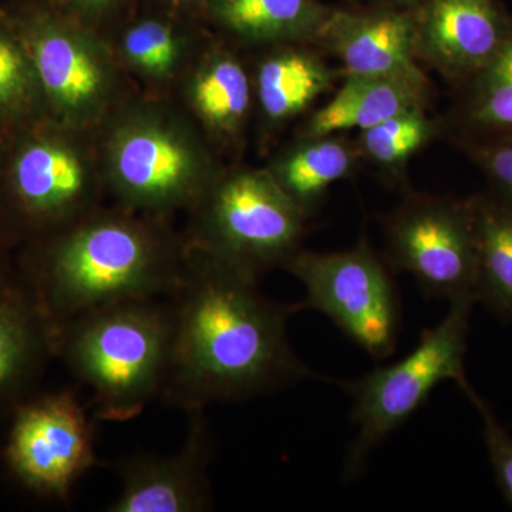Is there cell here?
Masks as SVG:
<instances>
[{
    "label": "cell",
    "mask_w": 512,
    "mask_h": 512,
    "mask_svg": "<svg viewBox=\"0 0 512 512\" xmlns=\"http://www.w3.org/2000/svg\"><path fill=\"white\" fill-rule=\"evenodd\" d=\"M109 174L124 205L156 215L197 204L214 185L197 143L157 117H140L117 131Z\"/></svg>",
    "instance_id": "obj_8"
},
{
    "label": "cell",
    "mask_w": 512,
    "mask_h": 512,
    "mask_svg": "<svg viewBox=\"0 0 512 512\" xmlns=\"http://www.w3.org/2000/svg\"><path fill=\"white\" fill-rule=\"evenodd\" d=\"M333 72L311 53L288 50L259 67L256 87L262 110L272 121L291 119L328 92Z\"/></svg>",
    "instance_id": "obj_19"
},
{
    "label": "cell",
    "mask_w": 512,
    "mask_h": 512,
    "mask_svg": "<svg viewBox=\"0 0 512 512\" xmlns=\"http://www.w3.org/2000/svg\"><path fill=\"white\" fill-rule=\"evenodd\" d=\"M476 295L450 299V311L436 328L424 332L419 345L396 365L376 369L350 384L357 437L348 457V473L362 467L372 448L426 402L437 384L451 380L468 394L464 357Z\"/></svg>",
    "instance_id": "obj_6"
},
{
    "label": "cell",
    "mask_w": 512,
    "mask_h": 512,
    "mask_svg": "<svg viewBox=\"0 0 512 512\" xmlns=\"http://www.w3.org/2000/svg\"><path fill=\"white\" fill-rule=\"evenodd\" d=\"M433 133L434 124L417 107L362 131L360 146L373 163L397 168L430 141Z\"/></svg>",
    "instance_id": "obj_24"
},
{
    "label": "cell",
    "mask_w": 512,
    "mask_h": 512,
    "mask_svg": "<svg viewBox=\"0 0 512 512\" xmlns=\"http://www.w3.org/2000/svg\"><path fill=\"white\" fill-rule=\"evenodd\" d=\"M426 84L424 77L348 76L336 96L313 114L306 136L365 131L396 114L417 109L426 97Z\"/></svg>",
    "instance_id": "obj_16"
},
{
    "label": "cell",
    "mask_w": 512,
    "mask_h": 512,
    "mask_svg": "<svg viewBox=\"0 0 512 512\" xmlns=\"http://www.w3.org/2000/svg\"><path fill=\"white\" fill-rule=\"evenodd\" d=\"M123 47L136 69L154 77L173 72L180 55L174 33L157 20H146L128 30Z\"/></svg>",
    "instance_id": "obj_25"
},
{
    "label": "cell",
    "mask_w": 512,
    "mask_h": 512,
    "mask_svg": "<svg viewBox=\"0 0 512 512\" xmlns=\"http://www.w3.org/2000/svg\"><path fill=\"white\" fill-rule=\"evenodd\" d=\"M173 333L168 299H131L57 326L55 356L92 389L97 419L128 421L163 393Z\"/></svg>",
    "instance_id": "obj_3"
},
{
    "label": "cell",
    "mask_w": 512,
    "mask_h": 512,
    "mask_svg": "<svg viewBox=\"0 0 512 512\" xmlns=\"http://www.w3.org/2000/svg\"><path fill=\"white\" fill-rule=\"evenodd\" d=\"M392 2H397V3H412V2H417V0H392Z\"/></svg>",
    "instance_id": "obj_31"
},
{
    "label": "cell",
    "mask_w": 512,
    "mask_h": 512,
    "mask_svg": "<svg viewBox=\"0 0 512 512\" xmlns=\"http://www.w3.org/2000/svg\"><path fill=\"white\" fill-rule=\"evenodd\" d=\"M198 208L188 249L210 256L248 278L282 266L296 254L305 211L269 171H241L214 184Z\"/></svg>",
    "instance_id": "obj_4"
},
{
    "label": "cell",
    "mask_w": 512,
    "mask_h": 512,
    "mask_svg": "<svg viewBox=\"0 0 512 512\" xmlns=\"http://www.w3.org/2000/svg\"><path fill=\"white\" fill-rule=\"evenodd\" d=\"M9 136L0 133V173H2L3 163H5L6 151H8Z\"/></svg>",
    "instance_id": "obj_30"
},
{
    "label": "cell",
    "mask_w": 512,
    "mask_h": 512,
    "mask_svg": "<svg viewBox=\"0 0 512 512\" xmlns=\"http://www.w3.org/2000/svg\"><path fill=\"white\" fill-rule=\"evenodd\" d=\"M355 167L352 148L333 136L308 137L269 173L308 215L330 185L348 177Z\"/></svg>",
    "instance_id": "obj_20"
},
{
    "label": "cell",
    "mask_w": 512,
    "mask_h": 512,
    "mask_svg": "<svg viewBox=\"0 0 512 512\" xmlns=\"http://www.w3.org/2000/svg\"><path fill=\"white\" fill-rule=\"evenodd\" d=\"M45 119L42 93L25 43L12 25L0 22V133Z\"/></svg>",
    "instance_id": "obj_21"
},
{
    "label": "cell",
    "mask_w": 512,
    "mask_h": 512,
    "mask_svg": "<svg viewBox=\"0 0 512 512\" xmlns=\"http://www.w3.org/2000/svg\"><path fill=\"white\" fill-rule=\"evenodd\" d=\"M512 30L497 0H430L417 19V53L453 79H473Z\"/></svg>",
    "instance_id": "obj_13"
},
{
    "label": "cell",
    "mask_w": 512,
    "mask_h": 512,
    "mask_svg": "<svg viewBox=\"0 0 512 512\" xmlns=\"http://www.w3.org/2000/svg\"><path fill=\"white\" fill-rule=\"evenodd\" d=\"M214 18L251 42L319 37L330 13L315 0H210Z\"/></svg>",
    "instance_id": "obj_17"
},
{
    "label": "cell",
    "mask_w": 512,
    "mask_h": 512,
    "mask_svg": "<svg viewBox=\"0 0 512 512\" xmlns=\"http://www.w3.org/2000/svg\"><path fill=\"white\" fill-rule=\"evenodd\" d=\"M12 26L35 67L47 120L74 124L100 110L109 94L110 70L89 40L42 12Z\"/></svg>",
    "instance_id": "obj_11"
},
{
    "label": "cell",
    "mask_w": 512,
    "mask_h": 512,
    "mask_svg": "<svg viewBox=\"0 0 512 512\" xmlns=\"http://www.w3.org/2000/svg\"><path fill=\"white\" fill-rule=\"evenodd\" d=\"M471 402L476 404L484 421V441L488 457L494 468L498 485L504 497L512 505V437L498 423L494 414L488 409L487 403L476 392L470 394Z\"/></svg>",
    "instance_id": "obj_26"
},
{
    "label": "cell",
    "mask_w": 512,
    "mask_h": 512,
    "mask_svg": "<svg viewBox=\"0 0 512 512\" xmlns=\"http://www.w3.org/2000/svg\"><path fill=\"white\" fill-rule=\"evenodd\" d=\"M89 168L53 121L40 119L9 138L0 173V239L25 247L89 214Z\"/></svg>",
    "instance_id": "obj_5"
},
{
    "label": "cell",
    "mask_w": 512,
    "mask_h": 512,
    "mask_svg": "<svg viewBox=\"0 0 512 512\" xmlns=\"http://www.w3.org/2000/svg\"><path fill=\"white\" fill-rule=\"evenodd\" d=\"M168 301L173 349L161 396L171 406L204 412L212 402L248 399L312 376L288 340L293 309L265 298L256 279L190 251Z\"/></svg>",
    "instance_id": "obj_1"
},
{
    "label": "cell",
    "mask_w": 512,
    "mask_h": 512,
    "mask_svg": "<svg viewBox=\"0 0 512 512\" xmlns=\"http://www.w3.org/2000/svg\"><path fill=\"white\" fill-rule=\"evenodd\" d=\"M305 285L296 309H315L375 359L389 357L399 336L392 279L366 244L345 252H296L285 266Z\"/></svg>",
    "instance_id": "obj_7"
},
{
    "label": "cell",
    "mask_w": 512,
    "mask_h": 512,
    "mask_svg": "<svg viewBox=\"0 0 512 512\" xmlns=\"http://www.w3.org/2000/svg\"><path fill=\"white\" fill-rule=\"evenodd\" d=\"M190 414L187 440L170 456L143 454L121 464V491L110 512H201L211 507L210 430L202 410Z\"/></svg>",
    "instance_id": "obj_12"
},
{
    "label": "cell",
    "mask_w": 512,
    "mask_h": 512,
    "mask_svg": "<svg viewBox=\"0 0 512 512\" xmlns=\"http://www.w3.org/2000/svg\"><path fill=\"white\" fill-rule=\"evenodd\" d=\"M477 237V301L512 320V202L473 200Z\"/></svg>",
    "instance_id": "obj_18"
},
{
    "label": "cell",
    "mask_w": 512,
    "mask_h": 512,
    "mask_svg": "<svg viewBox=\"0 0 512 512\" xmlns=\"http://www.w3.org/2000/svg\"><path fill=\"white\" fill-rule=\"evenodd\" d=\"M470 80L467 119L471 126L512 136V30L500 52Z\"/></svg>",
    "instance_id": "obj_23"
},
{
    "label": "cell",
    "mask_w": 512,
    "mask_h": 512,
    "mask_svg": "<svg viewBox=\"0 0 512 512\" xmlns=\"http://www.w3.org/2000/svg\"><path fill=\"white\" fill-rule=\"evenodd\" d=\"M3 460L10 474L40 497L66 500L97 463L94 430L69 390L28 397L12 410Z\"/></svg>",
    "instance_id": "obj_9"
},
{
    "label": "cell",
    "mask_w": 512,
    "mask_h": 512,
    "mask_svg": "<svg viewBox=\"0 0 512 512\" xmlns=\"http://www.w3.org/2000/svg\"><path fill=\"white\" fill-rule=\"evenodd\" d=\"M389 242L394 262L424 291L448 299L476 295L473 201L409 202L390 221Z\"/></svg>",
    "instance_id": "obj_10"
},
{
    "label": "cell",
    "mask_w": 512,
    "mask_h": 512,
    "mask_svg": "<svg viewBox=\"0 0 512 512\" xmlns=\"http://www.w3.org/2000/svg\"><path fill=\"white\" fill-rule=\"evenodd\" d=\"M8 251V245L0 239V295L20 281L18 268L12 265Z\"/></svg>",
    "instance_id": "obj_28"
},
{
    "label": "cell",
    "mask_w": 512,
    "mask_h": 512,
    "mask_svg": "<svg viewBox=\"0 0 512 512\" xmlns=\"http://www.w3.org/2000/svg\"><path fill=\"white\" fill-rule=\"evenodd\" d=\"M476 163L497 185L504 198L512 202V136L468 147Z\"/></svg>",
    "instance_id": "obj_27"
},
{
    "label": "cell",
    "mask_w": 512,
    "mask_h": 512,
    "mask_svg": "<svg viewBox=\"0 0 512 512\" xmlns=\"http://www.w3.org/2000/svg\"><path fill=\"white\" fill-rule=\"evenodd\" d=\"M319 37L348 76L424 77L414 60L417 19L409 13H336Z\"/></svg>",
    "instance_id": "obj_14"
},
{
    "label": "cell",
    "mask_w": 512,
    "mask_h": 512,
    "mask_svg": "<svg viewBox=\"0 0 512 512\" xmlns=\"http://www.w3.org/2000/svg\"><path fill=\"white\" fill-rule=\"evenodd\" d=\"M190 251L160 225L127 214H86L30 242L18 274L53 328L131 299H168Z\"/></svg>",
    "instance_id": "obj_2"
},
{
    "label": "cell",
    "mask_w": 512,
    "mask_h": 512,
    "mask_svg": "<svg viewBox=\"0 0 512 512\" xmlns=\"http://www.w3.org/2000/svg\"><path fill=\"white\" fill-rule=\"evenodd\" d=\"M55 357V328L19 281L0 295V410L28 399Z\"/></svg>",
    "instance_id": "obj_15"
},
{
    "label": "cell",
    "mask_w": 512,
    "mask_h": 512,
    "mask_svg": "<svg viewBox=\"0 0 512 512\" xmlns=\"http://www.w3.org/2000/svg\"><path fill=\"white\" fill-rule=\"evenodd\" d=\"M55 2L64 6H72V8L94 10L106 8L114 0H55Z\"/></svg>",
    "instance_id": "obj_29"
},
{
    "label": "cell",
    "mask_w": 512,
    "mask_h": 512,
    "mask_svg": "<svg viewBox=\"0 0 512 512\" xmlns=\"http://www.w3.org/2000/svg\"><path fill=\"white\" fill-rule=\"evenodd\" d=\"M191 94L202 120L221 133H235L247 117L251 89L244 67L234 57L208 60L195 76Z\"/></svg>",
    "instance_id": "obj_22"
}]
</instances>
